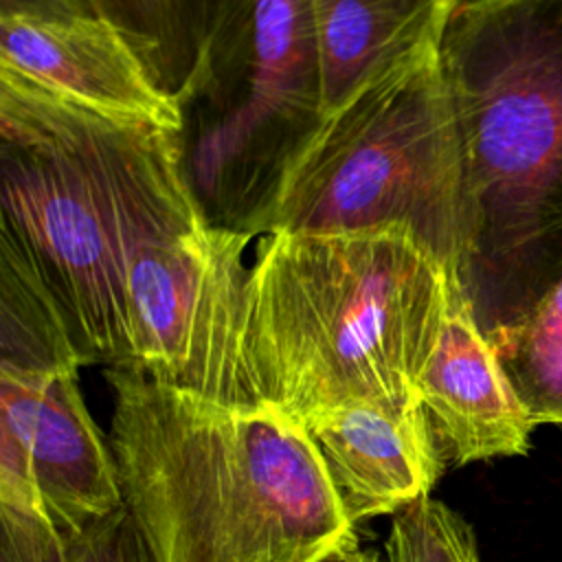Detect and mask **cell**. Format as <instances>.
Segmentation results:
<instances>
[{"mask_svg":"<svg viewBox=\"0 0 562 562\" xmlns=\"http://www.w3.org/2000/svg\"><path fill=\"white\" fill-rule=\"evenodd\" d=\"M204 224L171 132L0 68V231L55 294L81 364L134 362V263Z\"/></svg>","mask_w":562,"mask_h":562,"instance_id":"1","label":"cell"},{"mask_svg":"<svg viewBox=\"0 0 562 562\" xmlns=\"http://www.w3.org/2000/svg\"><path fill=\"white\" fill-rule=\"evenodd\" d=\"M125 507L158 562H318L358 547L310 430L105 367Z\"/></svg>","mask_w":562,"mask_h":562,"instance_id":"2","label":"cell"},{"mask_svg":"<svg viewBox=\"0 0 562 562\" xmlns=\"http://www.w3.org/2000/svg\"><path fill=\"white\" fill-rule=\"evenodd\" d=\"M441 61L463 147L454 281L490 338L562 277V0H465Z\"/></svg>","mask_w":562,"mask_h":562,"instance_id":"3","label":"cell"},{"mask_svg":"<svg viewBox=\"0 0 562 562\" xmlns=\"http://www.w3.org/2000/svg\"><path fill=\"white\" fill-rule=\"evenodd\" d=\"M452 283L404 228L259 235L246 338L261 404L303 422L345 402L417 400Z\"/></svg>","mask_w":562,"mask_h":562,"instance_id":"4","label":"cell"},{"mask_svg":"<svg viewBox=\"0 0 562 562\" xmlns=\"http://www.w3.org/2000/svg\"><path fill=\"white\" fill-rule=\"evenodd\" d=\"M180 173L202 220L259 237L327 114L312 0H213L173 97Z\"/></svg>","mask_w":562,"mask_h":562,"instance_id":"5","label":"cell"},{"mask_svg":"<svg viewBox=\"0 0 562 562\" xmlns=\"http://www.w3.org/2000/svg\"><path fill=\"white\" fill-rule=\"evenodd\" d=\"M373 228H404L454 279L463 147L441 50L402 64L325 119L266 233Z\"/></svg>","mask_w":562,"mask_h":562,"instance_id":"6","label":"cell"},{"mask_svg":"<svg viewBox=\"0 0 562 562\" xmlns=\"http://www.w3.org/2000/svg\"><path fill=\"white\" fill-rule=\"evenodd\" d=\"M252 239L204 224L143 252L130 274L136 351L130 364L202 400L263 406L246 338Z\"/></svg>","mask_w":562,"mask_h":562,"instance_id":"7","label":"cell"},{"mask_svg":"<svg viewBox=\"0 0 562 562\" xmlns=\"http://www.w3.org/2000/svg\"><path fill=\"white\" fill-rule=\"evenodd\" d=\"M0 68L86 110L176 134V99L160 88L134 46L108 22L0 18Z\"/></svg>","mask_w":562,"mask_h":562,"instance_id":"8","label":"cell"},{"mask_svg":"<svg viewBox=\"0 0 562 562\" xmlns=\"http://www.w3.org/2000/svg\"><path fill=\"white\" fill-rule=\"evenodd\" d=\"M415 391L446 465L520 457L529 450L536 422L514 391L457 281Z\"/></svg>","mask_w":562,"mask_h":562,"instance_id":"9","label":"cell"},{"mask_svg":"<svg viewBox=\"0 0 562 562\" xmlns=\"http://www.w3.org/2000/svg\"><path fill=\"white\" fill-rule=\"evenodd\" d=\"M353 525L430 496L446 470L419 400L345 402L301 422Z\"/></svg>","mask_w":562,"mask_h":562,"instance_id":"10","label":"cell"},{"mask_svg":"<svg viewBox=\"0 0 562 562\" xmlns=\"http://www.w3.org/2000/svg\"><path fill=\"white\" fill-rule=\"evenodd\" d=\"M0 402L24 422L33 476L64 540L125 507L114 452L88 413L77 371L40 380L0 373Z\"/></svg>","mask_w":562,"mask_h":562,"instance_id":"11","label":"cell"},{"mask_svg":"<svg viewBox=\"0 0 562 562\" xmlns=\"http://www.w3.org/2000/svg\"><path fill=\"white\" fill-rule=\"evenodd\" d=\"M465 0H312L329 116L402 64L443 46Z\"/></svg>","mask_w":562,"mask_h":562,"instance_id":"12","label":"cell"},{"mask_svg":"<svg viewBox=\"0 0 562 562\" xmlns=\"http://www.w3.org/2000/svg\"><path fill=\"white\" fill-rule=\"evenodd\" d=\"M79 367L55 294L24 250L0 231V373L40 380Z\"/></svg>","mask_w":562,"mask_h":562,"instance_id":"13","label":"cell"},{"mask_svg":"<svg viewBox=\"0 0 562 562\" xmlns=\"http://www.w3.org/2000/svg\"><path fill=\"white\" fill-rule=\"evenodd\" d=\"M112 24L171 97L184 86L202 48L213 0H81Z\"/></svg>","mask_w":562,"mask_h":562,"instance_id":"14","label":"cell"},{"mask_svg":"<svg viewBox=\"0 0 562 562\" xmlns=\"http://www.w3.org/2000/svg\"><path fill=\"white\" fill-rule=\"evenodd\" d=\"M487 340L536 426H562V277L520 321Z\"/></svg>","mask_w":562,"mask_h":562,"instance_id":"15","label":"cell"},{"mask_svg":"<svg viewBox=\"0 0 562 562\" xmlns=\"http://www.w3.org/2000/svg\"><path fill=\"white\" fill-rule=\"evenodd\" d=\"M384 549L386 562H481L472 527L432 496L391 516Z\"/></svg>","mask_w":562,"mask_h":562,"instance_id":"16","label":"cell"},{"mask_svg":"<svg viewBox=\"0 0 562 562\" xmlns=\"http://www.w3.org/2000/svg\"><path fill=\"white\" fill-rule=\"evenodd\" d=\"M68 562H158L127 507L66 538Z\"/></svg>","mask_w":562,"mask_h":562,"instance_id":"17","label":"cell"},{"mask_svg":"<svg viewBox=\"0 0 562 562\" xmlns=\"http://www.w3.org/2000/svg\"><path fill=\"white\" fill-rule=\"evenodd\" d=\"M90 15L81 0H0V18L70 20Z\"/></svg>","mask_w":562,"mask_h":562,"instance_id":"18","label":"cell"},{"mask_svg":"<svg viewBox=\"0 0 562 562\" xmlns=\"http://www.w3.org/2000/svg\"><path fill=\"white\" fill-rule=\"evenodd\" d=\"M318 562H378V555L373 551H367V549H345V551H338V553H331Z\"/></svg>","mask_w":562,"mask_h":562,"instance_id":"19","label":"cell"},{"mask_svg":"<svg viewBox=\"0 0 562 562\" xmlns=\"http://www.w3.org/2000/svg\"><path fill=\"white\" fill-rule=\"evenodd\" d=\"M0 562H18L15 555L4 544H0Z\"/></svg>","mask_w":562,"mask_h":562,"instance_id":"20","label":"cell"}]
</instances>
